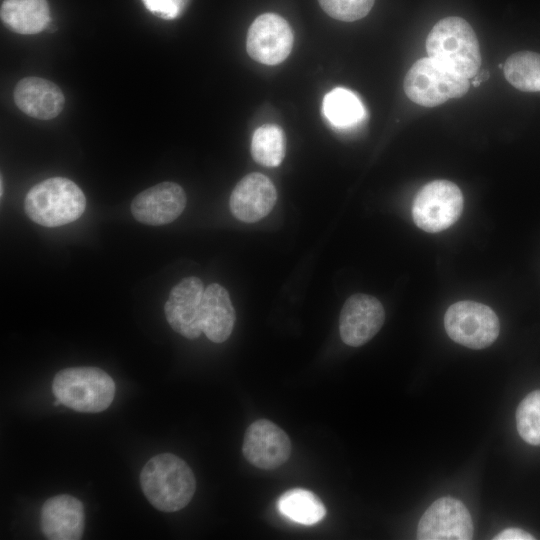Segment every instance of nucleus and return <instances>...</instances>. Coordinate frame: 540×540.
<instances>
[{
  "instance_id": "b1692460",
  "label": "nucleus",
  "mask_w": 540,
  "mask_h": 540,
  "mask_svg": "<svg viewBox=\"0 0 540 540\" xmlns=\"http://www.w3.org/2000/svg\"><path fill=\"white\" fill-rule=\"evenodd\" d=\"M321 8L332 18L352 22L365 17L375 0H318Z\"/></svg>"
},
{
  "instance_id": "2eb2a0df",
  "label": "nucleus",
  "mask_w": 540,
  "mask_h": 540,
  "mask_svg": "<svg viewBox=\"0 0 540 540\" xmlns=\"http://www.w3.org/2000/svg\"><path fill=\"white\" fill-rule=\"evenodd\" d=\"M40 526L50 540L81 539L85 527L83 503L68 494L47 499L41 508Z\"/></svg>"
},
{
  "instance_id": "4468645a",
  "label": "nucleus",
  "mask_w": 540,
  "mask_h": 540,
  "mask_svg": "<svg viewBox=\"0 0 540 540\" xmlns=\"http://www.w3.org/2000/svg\"><path fill=\"white\" fill-rule=\"evenodd\" d=\"M277 201V191L272 181L261 173L243 177L233 189L229 206L240 221L254 223L267 216Z\"/></svg>"
},
{
  "instance_id": "aec40b11",
  "label": "nucleus",
  "mask_w": 540,
  "mask_h": 540,
  "mask_svg": "<svg viewBox=\"0 0 540 540\" xmlns=\"http://www.w3.org/2000/svg\"><path fill=\"white\" fill-rule=\"evenodd\" d=\"M279 512L294 522L313 525L326 516V508L313 492L295 488L283 493L277 501Z\"/></svg>"
},
{
  "instance_id": "ddd939ff",
  "label": "nucleus",
  "mask_w": 540,
  "mask_h": 540,
  "mask_svg": "<svg viewBox=\"0 0 540 540\" xmlns=\"http://www.w3.org/2000/svg\"><path fill=\"white\" fill-rule=\"evenodd\" d=\"M187 198L174 182H162L139 193L131 203L134 218L147 225H164L180 216Z\"/></svg>"
},
{
  "instance_id": "6e6552de",
  "label": "nucleus",
  "mask_w": 540,
  "mask_h": 540,
  "mask_svg": "<svg viewBox=\"0 0 540 540\" xmlns=\"http://www.w3.org/2000/svg\"><path fill=\"white\" fill-rule=\"evenodd\" d=\"M293 41V31L283 17L275 13H264L249 27L246 49L255 61L277 65L288 57Z\"/></svg>"
},
{
  "instance_id": "1a4fd4ad",
  "label": "nucleus",
  "mask_w": 540,
  "mask_h": 540,
  "mask_svg": "<svg viewBox=\"0 0 540 540\" xmlns=\"http://www.w3.org/2000/svg\"><path fill=\"white\" fill-rule=\"evenodd\" d=\"M473 523L469 511L458 499L442 497L422 515L417 527L420 540H469Z\"/></svg>"
},
{
  "instance_id": "423d86ee",
  "label": "nucleus",
  "mask_w": 540,
  "mask_h": 540,
  "mask_svg": "<svg viewBox=\"0 0 540 540\" xmlns=\"http://www.w3.org/2000/svg\"><path fill=\"white\" fill-rule=\"evenodd\" d=\"M460 188L448 180H434L416 194L412 216L415 224L430 233L443 231L453 225L463 210Z\"/></svg>"
},
{
  "instance_id": "cd10ccee",
  "label": "nucleus",
  "mask_w": 540,
  "mask_h": 540,
  "mask_svg": "<svg viewBox=\"0 0 540 540\" xmlns=\"http://www.w3.org/2000/svg\"><path fill=\"white\" fill-rule=\"evenodd\" d=\"M2 195H3V179L1 177V197H2Z\"/></svg>"
},
{
  "instance_id": "9b49d317",
  "label": "nucleus",
  "mask_w": 540,
  "mask_h": 540,
  "mask_svg": "<svg viewBox=\"0 0 540 540\" xmlns=\"http://www.w3.org/2000/svg\"><path fill=\"white\" fill-rule=\"evenodd\" d=\"M384 320V308L377 298L368 294H354L345 301L341 309V339L346 345L362 346L378 333Z\"/></svg>"
},
{
  "instance_id": "a211bd4d",
  "label": "nucleus",
  "mask_w": 540,
  "mask_h": 540,
  "mask_svg": "<svg viewBox=\"0 0 540 540\" xmlns=\"http://www.w3.org/2000/svg\"><path fill=\"white\" fill-rule=\"evenodd\" d=\"M0 16L9 30L22 35H33L47 27L50 9L46 0H4Z\"/></svg>"
},
{
  "instance_id": "20e7f679",
  "label": "nucleus",
  "mask_w": 540,
  "mask_h": 540,
  "mask_svg": "<svg viewBox=\"0 0 540 540\" xmlns=\"http://www.w3.org/2000/svg\"><path fill=\"white\" fill-rule=\"evenodd\" d=\"M115 389L113 379L97 367L66 368L56 373L52 382L53 394L61 404L84 413L107 409Z\"/></svg>"
},
{
  "instance_id": "dca6fc26",
  "label": "nucleus",
  "mask_w": 540,
  "mask_h": 540,
  "mask_svg": "<svg viewBox=\"0 0 540 540\" xmlns=\"http://www.w3.org/2000/svg\"><path fill=\"white\" fill-rule=\"evenodd\" d=\"M14 102L26 115L50 120L63 110L65 97L62 90L53 82L40 77H25L15 86Z\"/></svg>"
},
{
  "instance_id": "0eeeda50",
  "label": "nucleus",
  "mask_w": 540,
  "mask_h": 540,
  "mask_svg": "<svg viewBox=\"0 0 540 540\" xmlns=\"http://www.w3.org/2000/svg\"><path fill=\"white\" fill-rule=\"evenodd\" d=\"M444 326L453 341L471 349L490 346L500 331L495 312L489 306L475 301L452 304L445 313Z\"/></svg>"
},
{
  "instance_id": "f8f14e48",
  "label": "nucleus",
  "mask_w": 540,
  "mask_h": 540,
  "mask_svg": "<svg viewBox=\"0 0 540 540\" xmlns=\"http://www.w3.org/2000/svg\"><path fill=\"white\" fill-rule=\"evenodd\" d=\"M204 290L199 278L187 277L172 288L165 303L169 325L185 338L196 339L202 333L200 309Z\"/></svg>"
},
{
  "instance_id": "6ab92c4d",
  "label": "nucleus",
  "mask_w": 540,
  "mask_h": 540,
  "mask_svg": "<svg viewBox=\"0 0 540 540\" xmlns=\"http://www.w3.org/2000/svg\"><path fill=\"white\" fill-rule=\"evenodd\" d=\"M322 111L325 119L338 129L354 127L366 116L365 107L359 97L342 87H337L324 96Z\"/></svg>"
},
{
  "instance_id": "f257e3e1",
  "label": "nucleus",
  "mask_w": 540,
  "mask_h": 540,
  "mask_svg": "<svg viewBox=\"0 0 540 540\" xmlns=\"http://www.w3.org/2000/svg\"><path fill=\"white\" fill-rule=\"evenodd\" d=\"M147 500L163 512L183 509L196 491V479L188 464L171 453L153 456L140 473Z\"/></svg>"
},
{
  "instance_id": "393cba45",
  "label": "nucleus",
  "mask_w": 540,
  "mask_h": 540,
  "mask_svg": "<svg viewBox=\"0 0 540 540\" xmlns=\"http://www.w3.org/2000/svg\"><path fill=\"white\" fill-rule=\"evenodd\" d=\"M189 0H143L145 7L155 16L171 20L177 18Z\"/></svg>"
},
{
  "instance_id": "a878e982",
  "label": "nucleus",
  "mask_w": 540,
  "mask_h": 540,
  "mask_svg": "<svg viewBox=\"0 0 540 540\" xmlns=\"http://www.w3.org/2000/svg\"><path fill=\"white\" fill-rule=\"evenodd\" d=\"M495 540H532L534 537L520 528H507L494 536Z\"/></svg>"
},
{
  "instance_id": "412c9836",
  "label": "nucleus",
  "mask_w": 540,
  "mask_h": 540,
  "mask_svg": "<svg viewBox=\"0 0 540 540\" xmlns=\"http://www.w3.org/2000/svg\"><path fill=\"white\" fill-rule=\"evenodd\" d=\"M506 80L518 90L540 92V54L520 51L510 55L503 65Z\"/></svg>"
},
{
  "instance_id": "bb28decb",
  "label": "nucleus",
  "mask_w": 540,
  "mask_h": 540,
  "mask_svg": "<svg viewBox=\"0 0 540 540\" xmlns=\"http://www.w3.org/2000/svg\"><path fill=\"white\" fill-rule=\"evenodd\" d=\"M489 78V72L487 71H478V73L473 77V80H476L478 82H482L483 80H486Z\"/></svg>"
},
{
  "instance_id": "5701e85b",
  "label": "nucleus",
  "mask_w": 540,
  "mask_h": 540,
  "mask_svg": "<svg viewBox=\"0 0 540 540\" xmlns=\"http://www.w3.org/2000/svg\"><path fill=\"white\" fill-rule=\"evenodd\" d=\"M516 424L525 442L540 445V390L529 393L521 401L516 410Z\"/></svg>"
},
{
  "instance_id": "39448f33",
  "label": "nucleus",
  "mask_w": 540,
  "mask_h": 540,
  "mask_svg": "<svg viewBox=\"0 0 540 540\" xmlns=\"http://www.w3.org/2000/svg\"><path fill=\"white\" fill-rule=\"evenodd\" d=\"M404 91L414 103L438 106L451 98H460L470 87L468 78L455 74L430 57L417 60L404 78Z\"/></svg>"
},
{
  "instance_id": "f03ea898",
  "label": "nucleus",
  "mask_w": 540,
  "mask_h": 540,
  "mask_svg": "<svg viewBox=\"0 0 540 540\" xmlns=\"http://www.w3.org/2000/svg\"><path fill=\"white\" fill-rule=\"evenodd\" d=\"M426 51L441 66L468 79L478 73L481 65L477 36L460 17L439 20L427 36Z\"/></svg>"
},
{
  "instance_id": "4be33fe9",
  "label": "nucleus",
  "mask_w": 540,
  "mask_h": 540,
  "mask_svg": "<svg viewBox=\"0 0 540 540\" xmlns=\"http://www.w3.org/2000/svg\"><path fill=\"white\" fill-rule=\"evenodd\" d=\"M285 145L282 129L277 125L267 124L254 131L251 154L257 163L266 167H276L285 156Z\"/></svg>"
},
{
  "instance_id": "9d476101",
  "label": "nucleus",
  "mask_w": 540,
  "mask_h": 540,
  "mask_svg": "<svg viewBox=\"0 0 540 540\" xmlns=\"http://www.w3.org/2000/svg\"><path fill=\"white\" fill-rule=\"evenodd\" d=\"M246 460L257 468L273 470L291 454L288 435L272 421L259 419L247 428L242 446Z\"/></svg>"
},
{
  "instance_id": "7ed1b4c3",
  "label": "nucleus",
  "mask_w": 540,
  "mask_h": 540,
  "mask_svg": "<svg viewBox=\"0 0 540 540\" xmlns=\"http://www.w3.org/2000/svg\"><path fill=\"white\" fill-rule=\"evenodd\" d=\"M85 207L82 190L64 177H53L36 184L25 198L27 216L45 227L71 223L83 214Z\"/></svg>"
},
{
  "instance_id": "f3484780",
  "label": "nucleus",
  "mask_w": 540,
  "mask_h": 540,
  "mask_svg": "<svg viewBox=\"0 0 540 540\" xmlns=\"http://www.w3.org/2000/svg\"><path fill=\"white\" fill-rule=\"evenodd\" d=\"M235 318L227 290L217 283L206 287L200 309L201 328L206 337L214 343L226 341L232 333Z\"/></svg>"
}]
</instances>
